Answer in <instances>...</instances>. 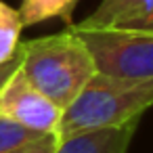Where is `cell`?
<instances>
[{
    "mask_svg": "<svg viewBox=\"0 0 153 153\" xmlns=\"http://www.w3.org/2000/svg\"><path fill=\"white\" fill-rule=\"evenodd\" d=\"M19 69L27 82L63 111L97 74L84 38L71 25L59 34L19 42Z\"/></svg>",
    "mask_w": 153,
    "mask_h": 153,
    "instance_id": "obj_1",
    "label": "cell"
},
{
    "mask_svg": "<svg viewBox=\"0 0 153 153\" xmlns=\"http://www.w3.org/2000/svg\"><path fill=\"white\" fill-rule=\"evenodd\" d=\"M153 105V78H120L97 71L63 111L57 138L82 130L124 126Z\"/></svg>",
    "mask_w": 153,
    "mask_h": 153,
    "instance_id": "obj_2",
    "label": "cell"
},
{
    "mask_svg": "<svg viewBox=\"0 0 153 153\" xmlns=\"http://www.w3.org/2000/svg\"><path fill=\"white\" fill-rule=\"evenodd\" d=\"M78 34L94 59L97 71L120 78H153V30H94Z\"/></svg>",
    "mask_w": 153,
    "mask_h": 153,
    "instance_id": "obj_3",
    "label": "cell"
},
{
    "mask_svg": "<svg viewBox=\"0 0 153 153\" xmlns=\"http://www.w3.org/2000/svg\"><path fill=\"white\" fill-rule=\"evenodd\" d=\"M63 109L36 90L17 67L0 88V117L40 134H57Z\"/></svg>",
    "mask_w": 153,
    "mask_h": 153,
    "instance_id": "obj_4",
    "label": "cell"
},
{
    "mask_svg": "<svg viewBox=\"0 0 153 153\" xmlns=\"http://www.w3.org/2000/svg\"><path fill=\"white\" fill-rule=\"evenodd\" d=\"M138 120L124 126L82 130L57 143L55 153H128Z\"/></svg>",
    "mask_w": 153,
    "mask_h": 153,
    "instance_id": "obj_5",
    "label": "cell"
},
{
    "mask_svg": "<svg viewBox=\"0 0 153 153\" xmlns=\"http://www.w3.org/2000/svg\"><path fill=\"white\" fill-rule=\"evenodd\" d=\"M149 11H153V0H101L88 17L74 23L71 27L78 32L122 30L143 19Z\"/></svg>",
    "mask_w": 153,
    "mask_h": 153,
    "instance_id": "obj_6",
    "label": "cell"
},
{
    "mask_svg": "<svg viewBox=\"0 0 153 153\" xmlns=\"http://www.w3.org/2000/svg\"><path fill=\"white\" fill-rule=\"evenodd\" d=\"M78 0H23L19 7L21 23L23 27L38 25L42 21H48L53 17L63 19V23L69 27L74 25V9Z\"/></svg>",
    "mask_w": 153,
    "mask_h": 153,
    "instance_id": "obj_7",
    "label": "cell"
},
{
    "mask_svg": "<svg viewBox=\"0 0 153 153\" xmlns=\"http://www.w3.org/2000/svg\"><path fill=\"white\" fill-rule=\"evenodd\" d=\"M21 15L19 9H13L4 0H0V63H7L19 51L21 42Z\"/></svg>",
    "mask_w": 153,
    "mask_h": 153,
    "instance_id": "obj_8",
    "label": "cell"
},
{
    "mask_svg": "<svg viewBox=\"0 0 153 153\" xmlns=\"http://www.w3.org/2000/svg\"><path fill=\"white\" fill-rule=\"evenodd\" d=\"M42 136L40 132H34L25 126H19L11 120H4V117H0V153H9L34 138Z\"/></svg>",
    "mask_w": 153,
    "mask_h": 153,
    "instance_id": "obj_9",
    "label": "cell"
},
{
    "mask_svg": "<svg viewBox=\"0 0 153 153\" xmlns=\"http://www.w3.org/2000/svg\"><path fill=\"white\" fill-rule=\"evenodd\" d=\"M57 143H59L57 134H42V136H38V138L30 140V143H25L9 153H55Z\"/></svg>",
    "mask_w": 153,
    "mask_h": 153,
    "instance_id": "obj_10",
    "label": "cell"
},
{
    "mask_svg": "<svg viewBox=\"0 0 153 153\" xmlns=\"http://www.w3.org/2000/svg\"><path fill=\"white\" fill-rule=\"evenodd\" d=\"M19 63H21V55H19V51H17V55H15L13 59H9L7 63H0V88H2V84L7 82V78L19 67Z\"/></svg>",
    "mask_w": 153,
    "mask_h": 153,
    "instance_id": "obj_11",
    "label": "cell"
},
{
    "mask_svg": "<svg viewBox=\"0 0 153 153\" xmlns=\"http://www.w3.org/2000/svg\"><path fill=\"white\" fill-rule=\"evenodd\" d=\"M122 30H153V11H149L143 19H138L130 27H122Z\"/></svg>",
    "mask_w": 153,
    "mask_h": 153,
    "instance_id": "obj_12",
    "label": "cell"
}]
</instances>
